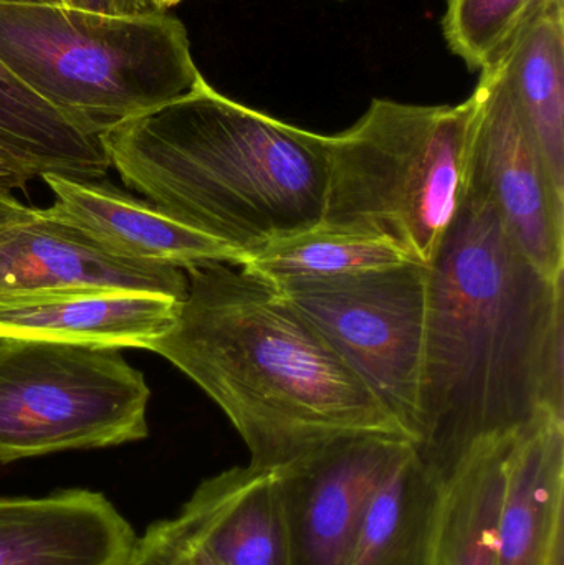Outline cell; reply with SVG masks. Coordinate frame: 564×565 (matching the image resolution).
Masks as SVG:
<instances>
[{
	"mask_svg": "<svg viewBox=\"0 0 564 565\" xmlns=\"http://www.w3.org/2000/svg\"><path fill=\"white\" fill-rule=\"evenodd\" d=\"M406 262L413 260L384 238L320 224L310 231L272 242L248 255L238 267L278 285L291 280L344 277L397 267Z\"/></svg>",
	"mask_w": 564,
	"mask_h": 565,
	"instance_id": "20",
	"label": "cell"
},
{
	"mask_svg": "<svg viewBox=\"0 0 564 565\" xmlns=\"http://www.w3.org/2000/svg\"><path fill=\"white\" fill-rule=\"evenodd\" d=\"M181 299L152 292L53 289L0 295V339L146 349L171 329Z\"/></svg>",
	"mask_w": 564,
	"mask_h": 565,
	"instance_id": "12",
	"label": "cell"
},
{
	"mask_svg": "<svg viewBox=\"0 0 564 565\" xmlns=\"http://www.w3.org/2000/svg\"><path fill=\"white\" fill-rule=\"evenodd\" d=\"M416 441L427 332V265L278 282Z\"/></svg>",
	"mask_w": 564,
	"mask_h": 565,
	"instance_id": "7",
	"label": "cell"
},
{
	"mask_svg": "<svg viewBox=\"0 0 564 565\" xmlns=\"http://www.w3.org/2000/svg\"><path fill=\"white\" fill-rule=\"evenodd\" d=\"M58 2L72 9L108 13V15H138V13L155 10L149 0H58Z\"/></svg>",
	"mask_w": 564,
	"mask_h": 565,
	"instance_id": "23",
	"label": "cell"
},
{
	"mask_svg": "<svg viewBox=\"0 0 564 565\" xmlns=\"http://www.w3.org/2000/svg\"><path fill=\"white\" fill-rule=\"evenodd\" d=\"M151 2L152 9L162 10V12H168L172 7L178 6L182 0H149Z\"/></svg>",
	"mask_w": 564,
	"mask_h": 565,
	"instance_id": "27",
	"label": "cell"
},
{
	"mask_svg": "<svg viewBox=\"0 0 564 565\" xmlns=\"http://www.w3.org/2000/svg\"><path fill=\"white\" fill-rule=\"evenodd\" d=\"M136 536L98 491L0 497V565H125Z\"/></svg>",
	"mask_w": 564,
	"mask_h": 565,
	"instance_id": "13",
	"label": "cell"
},
{
	"mask_svg": "<svg viewBox=\"0 0 564 565\" xmlns=\"http://www.w3.org/2000/svg\"><path fill=\"white\" fill-rule=\"evenodd\" d=\"M444 488L413 445L371 494L350 565H436Z\"/></svg>",
	"mask_w": 564,
	"mask_h": 565,
	"instance_id": "16",
	"label": "cell"
},
{
	"mask_svg": "<svg viewBox=\"0 0 564 565\" xmlns=\"http://www.w3.org/2000/svg\"><path fill=\"white\" fill-rule=\"evenodd\" d=\"M32 214V207H26L17 201L10 191H0V234L10 225L22 222Z\"/></svg>",
	"mask_w": 564,
	"mask_h": 565,
	"instance_id": "24",
	"label": "cell"
},
{
	"mask_svg": "<svg viewBox=\"0 0 564 565\" xmlns=\"http://www.w3.org/2000/svg\"><path fill=\"white\" fill-rule=\"evenodd\" d=\"M476 113V95L454 106L373 99L347 131L321 135V224L384 238L429 265L466 198Z\"/></svg>",
	"mask_w": 564,
	"mask_h": 565,
	"instance_id": "5",
	"label": "cell"
},
{
	"mask_svg": "<svg viewBox=\"0 0 564 565\" xmlns=\"http://www.w3.org/2000/svg\"><path fill=\"white\" fill-rule=\"evenodd\" d=\"M30 179L25 175L20 174L15 169L10 168L7 162L0 159V191H15V189H25L29 184Z\"/></svg>",
	"mask_w": 564,
	"mask_h": 565,
	"instance_id": "25",
	"label": "cell"
},
{
	"mask_svg": "<svg viewBox=\"0 0 564 565\" xmlns=\"http://www.w3.org/2000/svg\"><path fill=\"white\" fill-rule=\"evenodd\" d=\"M515 435L477 441L447 478L436 565H499L500 511Z\"/></svg>",
	"mask_w": 564,
	"mask_h": 565,
	"instance_id": "19",
	"label": "cell"
},
{
	"mask_svg": "<svg viewBox=\"0 0 564 565\" xmlns=\"http://www.w3.org/2000/svg\"><path fill=\"white\" fill-rule=\"evenodd\" d=\"M53 289L152 292L184 299L182 268L106 250L72 225L32 209L0 234V295Z\"/></svg>",
	"mask_w": 564,
	"mask_h": 565,
	"instance_id": "10",
	"label": "cell"
},
{
	"mask_svg": "<svg viewBox=\"0 0 564 565\" xmlns=\"http://www.w3.org/2000/svg\"><path fill=\"white\" fill-rule=\"evenodd\" d=\"M0 60L98 139L204 79L184 23L162 10L108 15L58 0H0Z\"/></svg>",
	"mask_w": 564,
	"mask_h": 565,
	"instance_id": "4",
	"label": "cell"
},
{
	"mask_svg": "<svg viewBox=\"0 0 564 565\" xmlns=\"http://www.w3.org/2000/svg\"><path fill=\"white\" fill-rule=\"evenodd\" d=\"M151 388L118 349L0 339V463L149 435Z\"/></svg>",
	"mask_w": 564,
	"mask_h": 565,
	"instance_id": "6",
	"label": "cell"
},
{
	"mask_svg": "<svg viewBox=\"0 0 564 565\" xmlns=\"http://www.w3.org/2000/svg\"><path fill=\"white\" fill-rule=\"evenodd\" d=\"M427 296L414 450L447 480L477 441L564 417V277L543 275L467 182L427 265Z\"/></svg>",
	"mask_w": 564,
	"mask_h": 565,
	"instance_id": "1",
	"label": "cell"
},
{
	"mask_svg": "<svg viewBox=\"0 0 564 565\" xmlns=\"http://www.w3.org/2000/svg\"><path fill=\"white\" fill-rule=\"evenodd\" d=\"M40 179L55 195L52 207L45 211L113 254L182 270L207 264H242V255L224 242L115 185L56 174Z\"/></svg>",
	"mask_w": 564,
	"mask_h": 565,
	"instance_id": "11",
	"label": "cell"
},
{
	"mask_svg": "<svg viewBox=\"0 0 564 565\" xmlns=\"http://www.w3.org/2000/svg\"><path fill=\"white\" fill-rule=\"evenodd\" d=\"M125 565H221L178 516L149 524L136 536Z\"/></svg>",
	"mask_w": 564,
	"mask_h": 565,
	"instance_id": "22",
	"label": "cell"
},
{
	"mask_svg": "<svg viewBox=\"0 0 564 565\" xmlns=\"http://www.w3.org/2000/svg\"><path fill=\"white\" fill-rule=\"evenodd\" d=\"M185 277L174 324L148 351L222 408L247 445L251 465L287 467L348 438L409 440L274 282L227 264L188 268Z\"/></svg>",
	"mask_w": 564,
	"mask_h": 565,
	"instance_id": "2",
	"label": "cell"
},
{
	"mask_svg": "<svg viewBox=\"0 0 564 565\" xmlns=\"http://www.w3.org/2000/svg\"><path fill=\"white\" fill-rule=\"evenodd\" d=\"M545 565H564V533L553 544L552 553Z\"/></svg>",
	"mask_w": 564,
	"mask_h": 565,
	"instance_id": "26",
	"label": "cell"
},
{
	"mask_svg": "<svg viewBox=\"0 0 564 565\" xmlns=\"http://www.w3.org/2000/svg\"><path fill=\"white\" fill-rule=\"evenodd\" d=\"M178 518L221 565H291L277 468L248 465L207 478Z\"/></svg>",
	"mask_w": 564,
	"mask_h": 565,
	"instance_id": "14",
	"label": "cell"
},
{
	"mask_svg": "<svg viewBox=\"0 0 564 565\" xmlns=\"http://www.w3.org/2000/svg\"><path fill=\"white\" fill-rule=\"evenodd\" d=\"M411 447L348 438L277 468L291 565H350L371 494Z\"/></svg>",
	"mask_w": 564,
	"mask_h": 565,
	"instance_id": "9",
	"label": "cell"
},
{
	"mask_svg": "<svg viewBox=\"0 0 564 565\" xmlns=\"http://www.w3.org/2000/svg\"><path fill=\"white\" fill-rule=\"evenodd\" d=\"M550 0H447L444 39L469 70L502 58L523 26Z\"/></svg>",
	"mask_w": 564,
	"mask_h": 565,
	"instance_id": "21",
	"label": "cell"
},
{
	"mask_svg": "<svg viewBox=\"0 0 564 565\" xmlns=\"http://www.w3.org/2000/svg\"><path fill=\"white\" fill-rule=\"evenodd\" d=\"M99 142L126 188L224 242L242 264L323 222L321 135L234 102L205 79L109 129Z\"/></svg>",
	"mask_w": 564,
	"mask_h": 565,
	"instance_id": "3",
	"label": "cell"
},
{
	"mask_svg": "<svg viewBox=\"0 0 564 565\" xmlns=\"http://www.w3.org/2000/svg\"><path fill=\"white\" fill-rule=\"evenodd\" d=\"M564 533V417L540 415L517 431L507 465L499 565H545Z\"/></svg>",
	"mask_w": 564,
	"mask_h": 565,
	"instance_id": "15",
	"label": "cell"
},
{
	"mask_svg": "<svg viewBox=\"0 0 564 565\" xmlns=\"http://www.w3.org/2000/svg\"><path fill=\"white\" fill-rule=\"evenodd\" d=\"M467 182L492 202L510 237L550 278L564 277V195L499 66L480 70Z\"/></svg>",
	"mask_w": 564,
	"mask_h": 565,
	"instance_id": "8",
	"label": "cell"
},
{
	"mask_svg": "<svg viewBox=\"0 0 564 565\" xmlns=\"http://www.w3.org/2000/svg\"><path fill=\"white\" fill-rule=\"evenodd\" d=\"M0 159L30 181L45 174L96 181L111 168L98 138L79 131L2 60Z\"/></svg>",
	"mask_w": 564,
	"mask_h": 565,
	"instance_id": "18",
	"label": "cell"
},
{
	"mask_svg": "<svg viewBox=\"0 0 564 565\" xmlns=\"http://www.w3.org/2000/svg\"><path fill=\"white\" fill-rule=\"evenodd\" d=\"M492 65L564 195V0L545 3Z\"/></svg>",
	"mask_w": 564,
	"mask_h": 565,
	"instance_id": "17",
	"label": "cell"
}]
</instances>
